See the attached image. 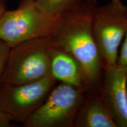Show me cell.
<instances>
[{
  "label": "cell",
  "mask_w": 127,
  "mask_h": 127,
  "mask_svg": "<svg viewBox=\"0 0 127 127\" xmlns=\"http://www.w3.org/2000/svg\"><path fill=\"white\" fill-rule=\"evenodd\" d=\"M99 95L117 127H127V69L104 68Z\"/></svg>",
  "instance_id": "7"
},
{
  "label": "cell",
  "mask_w": 127,
  "mask_h": 127,
  "mask_svg": "<svg viewBox=\"0 0 127 127\" xmlns=\"http://www.w3.org/2000/svg\"><path fill=\"white\" fill-rule=\"evenodd\" d=\"M81 0H35L39 8L52 14L61 15L76 5Z\"/></svg>",
  "instance_id": "10"
},
{
  "label": "cell",
  "mask_w": 127,
  "mask_h": 127,
  "mask_svg": "<svg viewBox=\"0 0 127 127\" xmlns=\"http://www.w3.org/2000/svg\"><path fill=\"white\" fill-rule=\"evenodd\" d=\"M51 75L30 83L0 85V109L11 121L24 123L40 107L54 87Z\"/></svg>",
  "instance_id": "6"
},
{
  "label": "cell",
  "mask_w": 127,
  "mask_h": 127,
  "mask_svg": "<svg viewBox=\"0 0 127 127\" xmlns=\"http://www.w3.org/2000/svg\"><path fill=\"white\" fill-rule=\"evenodd\" d=\"M124 39L116 65L120 68L127 69V31Z\"/></svg>",
  "instance_id": "12"
},
{
  "label": "cell",
  "mask_w": 127,
  "mask_h": 127,
  "mask_svg": "<svg viewBox=\"0 0 127 127\" xmlns=\"http://www.w3.org/2000/svg\"><path fill=\"white\" fill-rule=\"evenodd\" d=\"M127 31V5L121 0H110L97 6L93 32L104 68L115 66L119 47Z\"/></svg>",
  "instance_id": "4"
},
{
  "label": "cell",
  "mask_w": 127,
  "mask_h": 127,
  "mask_svg": "<svg viewBox=\"0 0 127 127\" xmlns=\"http://www.w3.org/2000/svg\"><path fill=\"white\" fill-rule=\"evenodd\" d=\"M5 4L3 0H0V18L5 11Z\"/></svg>",
  "instance_id": "14"
},
{
  "label": "cell",
  "mask_w": 127,
  "mask_h": 127,
  "mask_svg": "<svg viewBox=\"0 0 127 127\" xmlns=\"http://www.w3.org/2000/svg\"><path fill=\"white\" fill-rule=\"evenodd\" d=\"M10 48L11 47L6 42L0 39V85L1 84L2 75Z\"/></svg>",
  "instance_id": "11"
},
{
  "label": "cell",
  "mask_w": 127,
  "mask_h": 127,
  "mask_svg": "<svg viewBox=\"0 0 127 127\" xmlns=\"http://www.w3.org/2000/svg\"><path fill=\"white\" fill-rule=\"evenodd\" d=\"M61 15L39 8L35 0H21L17 8L5 10L0 18V39L10 47L30 39L52 36Z\"/></svg>",
  "instance_id": "2"
},
{
  "label": "cell",
  "mask_w": 127,
  "mask_h": 127,
  "mask_svg": "<svg viewBox=\"0 0 127 127\" xmlns=\"http://www.w3.org/2000/svg\"><path fill=\"white\" fill-rule=\"evenodd\" d=\"M52 36L36 38L11 47L1 84L19 85L51 75Z\"/></svg>",
  "instance_id": "3"
},
{
  "label": "cell",
  "mask_w": 127,
  "mask_h": 127,
  "mask_svg": "<svg viewBox=\"0 0 127 127\" xmlns=\"http://www.w3.org/2000/svg\"><path fill=\"white\" fill-rule=\"evenodd\" d=\"M74 127H117L99 93L84 91Z\"/></svg>",
  "instance_id": "8"
},
{
  "label": "cell",
  "mask_w": 127,
  "mask_h": 127,
  "mask_svg": "<svg viewBox=\"0 0 127 127\" xmlns=\"http://www.w3.org/2000/svg\"><path fill=\"white\" fill-rule=\"evenodd\" d=\"M85 90L61 82L24 123L25 127H74Z\"/></svg>",
  "instance_id": "5"
},
{
  "label": "cell",
  "mask_w": 127,
  "mask_h": 127,
  "mask_svg": "<svg viewBox=\"0 0 127 127\" xmlns=\"http://www.w3.org/2000/svg\"><path fill=\"white\" fill-rule=\"evenodd\" d=\"M12 121L7 114L0 109V127H11Z\"/></svg>",
  "instance_id": "13"
},
{
  "label": "cell",
  "mask_w": 127,
  "mask_h": 127,
  "mask_svg": "<svg viewBox=\"0 0 127 127\" xmlns=\"http://www.w3.org/2000/svg\"><path fill=\"white\" fill-rule=\"evenodd\" d=\"M96 0H81L61 14L52 40L54 47L68 52L81 66L85 91L99 93L103 65L93 32Z\"/></svg>",
  "instance_id": "1"
},
{
  "label": "cell",
  "mask_w": 127,
  "mask_h": 127,
  "mask_svg": "<svg viewBox=\"0 0 127 127\" xmlns=\"http://www.w3.org/2000/svg\"><path fill=\"white\" fill-rule=\"evenodd\" d=\"M51 75L57 81L70 84L85 91L81 66L74 56L54 45L51 53Z\"/></svg>",
  "instance_id": "9"
}]
</instances>
